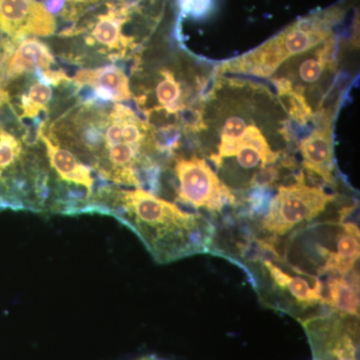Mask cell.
<instances>
[{"label": "cell", "instance_id": "obj_1", "mask_svg": "<svg viewBox=\"0 0 360 360\" xmlns=\"http://www.w3.org/2000/svg\"><path fill=\"white\" fill-rule=\"evenodd\" d=\"M87 212L113 215L129 225L160 264L212 248L213 226L202 215L142 188L127 191L104 184L92 194Z\"/></svg>", "mask_w": 360, "mask_h": 360}, {"label": "cell", "instance_id": "obj_2", "mask_svg": "<svg viewBox=\"0 0 360 360\" xmlns=\"http://www.w3.org/2000/svg\"><path fill=\"white\" fill-rule=\"evenodd\" d=\"M340 18V9H333L293 23L255 51L224 63L219 72L269 78L288 59L305 53L333 37V26Z\"/></svg>", "mask_w": 360, "mask_h": 360}, {"label": "cell", "instance_id": "obj_3", "mask_svg": "<svg viewBox=\"0 0 360 360\" xmlns=\"http://www.w3.org/2000/svg\"><path fill=\"white\" fill-rule=\"evenodd\" d=\"M335 200L322 187L307 184L300 172L295 184L279 186L262 219V231L272 238H281L316 219Z\"/></svg>", "mask_w": 360, "mask_h": 360}, {"label": "cell", "instance_id": "obj_4", "mask_svg": "<svg viewBox=\"0 0 360 360\" xmlns=\"http://www.w3.org/2000/svg\"><path fill=\"white\" fill-rule=\"evenodd\" d=\"M177 202L210 212H220L236 205V198L229 187L220 180L205 160L193 155L175 161Z\"/></svg>", "mask_w": 360, "mask_h": 360}, {"label": "cell", "instance_id": "obj_5", "mask_svg": "<svg viewBox=\"0 0 360 360\" xmlns=\"http://www.w3.org/2000/svg\"><path fill=\"white\" fill-rule=\"evenodd\" d=\"M314 360H359V319L335 314L302 321Z\"/></svg>", "mask_w": 360, "mask_h": 360}, {"label": "cell", "instance_id": "obj_6", "mask_svg": "<svg viewBox=\"0 0 360 360\" xmlns=\"http://www.w3.org/2000/svg\"><path fill=\"white\" fill-rule=\"evenodd\" d=\"M53 16L37 0H0V32L11 39L28 35L51 37L56 33Z\"/></svg>", "mask_w": 360, "mask_h": 360}, {"label": "cell", "instance_id": "obj_7", "mask_svg": "<svg viewBox=\"0 0 360 360\" xmlns=\"http://www.w3.org/2000/svg\"><path fill=\"white\" fill-rule=\"evenodd\" d=\"M333 116L330 111L322 115L321 122L309 136L300 142L303 167L326 184L335 182V148H333Z\"/></svg>", "mask_w": 360, "mask_h": 360}, {"label": "cell", "instance_id": "obj_8", "mask_svg": "<svg viewBox=\"0 0 360 360\" xmlns=\"http://www.w3.org/2000/svg\"><path fill=\"white\" fill-rule=\"evenodd\" d=\"M336 42L333 37L321 44L310 49L307 56L300 58V63L295 66L292 75L274 78L276 87L292 90L295 94L304 96L307 87L321 79L326 73L333 72L335 70ZM305 97V96H304Z\"/></svg>", "mask_w": 360, "mask_h": 360}, {"label": "cell", "instance_id": "obj_9", "mask_svg": "<svg viewBox=\"0 0 360 360\" xmlns=\"http://www.w3.org/2000/svg\"><path fill=\"white\" fill-rule=\"evenodd\" d=\"M262 264L274 286L288 293L300 309L305 310L319 304H326L323 285L317 277L310 283L309 274L291 276L269 259L264 260Z\"/></svg>", "mask_w": 360, "mask_h": 360}, {"label": "cell", "instance_id": "obj_10", "mask_svg": "<svg viewBox=\"0 0 360 360\" xmlns=\"http://www.w3.org/2000/svg\"><path fill=\"white\" fill-rule=\"evenodd\" d=\"M45 146V155L49 158V165L60 181L65 184L84 187L92 196L94 191V177L92 168L77 160L68 149L56 146L46 136L42 135Z\"/></svg>", "mask_w": 360, "mask_h": 360}, {"label": "cell", "instance_id": "obj_11", "mask_svg": "<svg viewBox=\"0 0 360 360\" xmlns=\"http://www.w3.org/2000/svg\"><path fill=\"white\" fill-rule=\"evenodd\" d=\"M340 231L336 234L335 250L323 262L319 274L347 276L354 269L360 253V234L356 224L340 220Z\"/></svg>", "mask_w": 360, "mask_h": 360}, {"label": "cell", "instance_id": "obj_12", "mask_svg": "<svg viewBox=\"0 0 360 360\" xmlns=\"http://www.w3.org/2000/svg\"><path fill=\"white\" fill-rule=\"evenodd\" d=\"M53 63H56L53 54L41 40L34 37L18 40L7 65V82L26 73H32L35 70H49Z\"/></svg>", "mask_w": 360, "mask_h": 360}, {"label": "cell", "instance_id": "obj_13", "mask_svg": "<svg viewBox=\"0 0 360 360\" xmlns=\"http://www.w3.org/2000/svg\"><path fill=\"white\" fill-rule=\"evenodd\" d=\"M72 80L78 86L91 85L110 89L115 94V103H123L132 97L127 73L115 65L103 66L96 70H78Z\"/></svg>", "mask_w": 360, "mask_h": 360}, {"label": "cell", "instance_id": "obj_14", "mask_svg": "<svg viewBox=\"0 0 360 360\" xmlns=\"http://www.w3.org/2000/svg\"><path fill=\"white\" fill-rule=\"evenodd\" d=\"M359 276L348 278L347 276L331 277L328 281V295L324 296L326 304L333 312L342 317L359 319Z\"/></svg>", "mask_w": 360, "mask_h": 360}, {"label": "cell", "instance_id": "obj_15", "mask_svg": "<svg viewBox=\"0 0 360 360\" xmlns=\"http://www.w3.org/2000/svg\"><path fill=\"white\" fill-rule=\"evenodd\" d=\"M160 77L155 87L156 103L153 110H165L168 115L177 117L179 112L188 108L186 92L172 70L165 68L160 71Z\"/></svg>", "mask_w": 360, "mask_h": 360}, {"label": "cell", "instance_id": "obj_16", "mask_svg": "<svg viewBox=\"0 0 360 360\" xmlns=\"http://www.w3.org/2000/svg\"><path fill=\"white\" fill-rule=\"evenodd\" d=\"M214 0H177L180 15L201 20L212 11Z\"/></svg>", "mask_w": 360, "mask_h": 360}, {"label": "cell", "instance_id": "obj_17", "mask_svg": "<svg viewBox=\"0 0 360 360\" xmlns=\"http://www.w3.org/2000/svg\"><path fill=\"white\" fill-rule=\"evenodd\" d=\"M271 198L267 188L255 187V191L250 193L248 202L252 214H262L267 212Z\"/></svg>", "mask_w": 360, "mask_h": 360}, {"label": "cell", "instance_id": "obj_18", "mask_svg": "<svg viewBox=\"0 0 360 360\" xmlns=\"http://www.w3.org/2000/svg\"><path fill=\"white\" fill-rule=\"evenodd\" d=\"M110 122L104 131V141L106 148L115 146L122 141V120L110 118Z\"/></svg>", "mask_w": 360, "mask_h": 360}, {"label": "cell", "instance_id": "obj_19", "mask_svg": "<svg viewBox=\"0 0 360 360\" xmlns=\"http://www.w3.org/2000/svg\"><path fill=\"white\" fill-rule=\"evenodd\" d=\"M66 0H44L46 11L52 15H60L65 7Z\"/></svg>", "mask_w": 360, "mask_h": 360}, {"label": "cell", "instance_id": "obj_20", "mask_svg": "<svg viewBox=\"0 0 360 360\" xmlns=\"http://www.w3.org/2000/svg\"><path fill=\"white\" fill-rule=\"evenodd\" d=\"M136 360H163L160 357L155 356V355H146V356H142L141 359Z\"/></svg>", "mask_w": 360, "mask_h": 360}, {"label": "cell", "instance_id": "obj_21", "mask_svg": "<svg viewBox=\"0 0 360 360\" xmlns=\"http://www.w3.org/2000/svg\"><path fill=\"white\" fill-rule=\"evenodd\" d=\"M101 1V0H87V4H96V2Z\"/></svg>", "mask_w": 360, "mask_h": 360}]
</instances>
